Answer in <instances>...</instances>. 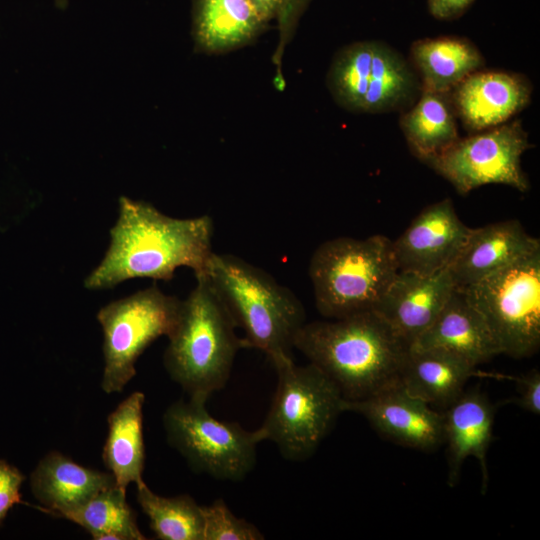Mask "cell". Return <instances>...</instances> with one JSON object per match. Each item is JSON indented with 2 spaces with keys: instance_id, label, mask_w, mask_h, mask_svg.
<instances>
[{
  "instance_id": "cell-6",
  "label": "cell",
  "mask_w": 540,
  "mask_h": 540,
  "mask_svg": "<svg viewBox=\"0 0 540 540\" xmlns=\"http://www.w3.org/2000/svg\"><path fill=\"white\" fill-rule=\"evenodd\" d=\"M277 372V388L261 426L260 441L276 444L291 461L309 458L345 412L338 387L315 365H296L292 356L271 361Z\"/></svg>"
},
{
  "instance_id": "cell-27",
  "label": "cell",
  "mask_w": 540,
  "mask_h": 540,
  "mask_svg": "<svg viewBox=\"0 0 540 540\" xmlns=\"http://www.w3.org/2000/svg\"><path fill=\"white\" fill-rule=\"evenodd\" d=\"M204 540H261L264 535L252 523L236 517L221 498L203 506Z\"/></svg>"
},
{
  "instance_id": "cell-29",
  "label": "cell",
  "mask_w": 540,
  "mask_h": 540,
  "mask_svg": "<svg viewBox=\"0 0 540 540\" xmlns=\"http://www.w3.org/2000/svg\"><path fill=\"white\" fill-rule=\"evenodd\" d=\"M517 396L515 402L520 408L539 415L540 413V372L532 369L529 372L514 378Z\"/></svg>"
},
{
  "instance_id": "cell-28",
  "label": "cell",
  "mask_w": 540,
  "mask_h": 540,
  "mask_svg": "<svg viewBox=\"0 0 540 540\" xmlns=\"http://www.w3.org/2000/svg\"><path fill=\"white\" fill-rule=\"evenodd\" d=\"M23 474L13 465L0 460V523L9 510L21 502Z\"/></svg>"
},
{
  "instance_id": "cell-12",
  "label": "cell",
  "mask_w": 540,
  "mask_h": 540,
  "mask_svg": "<svg viewBox=\"0 0 540 540\" xmlns=\"http://www.w3.org/2000/svg\"><path fill=\"white\" fill-rule=\"evenodd\" d=\"M344 409L362 415L377 433L404 447L426 451L444 442L442 413L399 380L365 398L345 400Z\"/></svg>"
},
{
  "instance_id": "cell-13",
  "label": "cell",
  "mask_w": 540,
  "mask_h": 540,
  "mask_svg": "<svg viewBox=\"0 0 540 540\" xmlns=\"http://www.w3.org/2000/svg\"><path fill=\"white\" fill-rule=\"evenodd\" d=\"M471 229L458 217L451 199L427 206L392 241L398 272L427 275L450 267Z\"/></svg>"
},
{
  "instance_id": "cell-20",
  "label": "cell",
  "mask_w": 540,
  "mask_h": 540,
  "mask_svg": "<svg viewBox=\"0 0 540 540\" xmlns=\"http://www.w3.org/2000/svg\"><path fill=\"white\" fill-rule=\"evenodd\" d=\"M475 368L450 352L411 346L403 357L398 380L410 394L429 405L448 407L464 392Z\"/></svg>"
},
{
  "instance_id": "cell-21",
  "label": "cell",
  "mask_w": 540,
  "mask_h": 540,
  "mask_svg": "<svg viewBox=\"0 0 540 540\" xmlns=\"http://www.w3.org/2000/svg\"><path fill=\"white\" fill-rule=\"evenodd\" d=\"M410 59L422 90L440 93H449L485 63L474 43L458 36L418 39L410 47Z\"/></svg>"
},
{
  "instance_id": "cell-10",
  "label": "cell",
  "mask_w": 540,
  "mask_h": 540,
  "mask_svg": "<svg viewBox=\"0 0 540 540\" xmlns=\"http://www.w3.org/2000/svg\"><path fill=\"white\" fill-rule=\"evenodd\" d=\"M181 301L154 283L99 310L105 362L101 388L105 393L121 392L135 376V363L144 350L160 336L171 334Z\"/></svg>"
},
{
  "instance_id": "cell-15",
  "label": "cell",
  "mask_w": 540,
  "mask_h": 540,
  "mask_svg": "<svg viewBox=\"0 0 540 540\" xmlns=\"http://www.w3.org/2000/svg\"><path fill=\"white\" fill-rule=\"evenodd\" d=\"M532 85L519 73L478 70L450 91L457 118L469 134L502 125L526 108Z\"/></svg>"
},
{
  "instance_id": "cell-8",
  "label": "cell",
  "mask_w": 540,
  "mask_h": 540,
  "mask_svg": "<svg viewBox=\"0 0 540 540\" xmlns=\"http://www.w3.org/2000/svg\"><path fill=\"white\" fill-rule=\"evenodd\" d=\"M462 290L482 315L500 353L519 359L538 351L540 248Z\"/></svg>"
},
{
  "instance_id": "cell-23",
  "label": "cell",
  "mask_w": 540,
  "mask_h": 540,
  "mask_svg": "<svg viewBox=\"0 0 540 540\" xmlns=\"http://www.w3.org/2000/svg\"><path fill=\"white\" fill-rule=\"evenodd\" d=\"M145 396L136 391L123 400L107 417L108 435L102 458L116 486L126 490L130 483L143 481L145 447L143 404Z\"/></svg>"
},
{
  "instance_id": "cell-9",
  "label": "cell",
  "mask_w": 540,
  "mask_h": 540,
  "mask_svg": "<svg viewBox=\"0 0 540 540\" xmlns=\"http://www.w3.org/2000/svg\"><path fill=\"white\" fill-rule=\"evenodd\" d=\"M205 404L192 398L171 404L163 415L167 441L197 472L222 481H241L256 464L260 438L256 430L217 420Z\"/></svg>"
},
{
  "instance_id": "cell-7",
  "label": "cell",
  "mask_w": 540,
  "mask_h": 540,
  "mask_svg": "<svg viewBox=\"0 0 540 540\" xmlns=\"http://www.w3.org/2000/svg\"><path fill=\"white\" fill-rule=\"evenodd\" d=\"M327 84L339 105L372 114L403 112L422 91L412 65L397 50L375 40L342 48L332 61Z\"/></svg>"
},
{
  "instance_id": "cell-33",
  "label": "cell",
  "mask_w": 540,
  "mask_h": 540,
  "mask_svg": "<svg viewBox=\"0 0 540 540\" xmlns=\"http://www.w3.org/2000/svg\"><path fill=\"white\" fill-rule=\"evenodd\" d=\"M54 4L58 9L64 10L67 8L69 0H54Z\"/></svg>"
},
{
  "instance_id": "cell-31",
  "label": "cell",
  "mask_w": 540,
  "mask_h": 540,
  "mask_svg": "<svg viewBox=\"0 0 540 540\" xmlns=\"http://www.w3.org/2000/svg\"><path fill=\"white\" fill-rule=\"evenodd\" d=\"M311 0H287L286 4L278 16L279 28L282 36L286 35L293 29L299 16L302 14L306 6Z\"/></svg>"
},
{
  "instance_id": "cell-24",
  "label": "cell",
  "mask_w": 540,
  "mask_h": 540,
  "mask_svg": "<svg viewBox=\"0 0 540 540\" xmlns=\"http://www.w3.org/2000/svg\"><path fill=\"white\" fill-rule=\"evenodd\" d=\"M399 123L411 152L421 161L440 154L460 138L450 92L422 90L415 103L402 112Z\"/></svg>"
},
{
  "instance_id": "cell-16",
  "label": "cell",
  "mask_w": 540,
  "mask_h": 540,
  "mask_svg": "<svg viewBox=\"0 0 540 540\" xmlns=\"http://www.w3.org/2000/svg\"><path fill=\"white\" fill-rule=\"evenodd\" d=\"M495 409L479 390L464 391L442 413L444 442L447 443V483L454 487L464 461L475 457L482 475V493L489 482L486 453L493 435Z\"/></svg>"
},
{
  "instance_id": "cell-5",
  "label": "cell",
  "mask_w": 540,
  "mask_h": 540,
  "mask_svg": "<svg viewBox=\"0 0 540 540\" xmlns=\"http://www.w3.org/2000/svg\"><path fill=\"white\" fill-rule=\"evenodd\" d=\"M308 272L318 312L339 319L373 310L398 269L392 241L373 235L325 241L313 252Z\"/></svg>"
},
{
  "instance_id": "cell-2",
  "label": "cell",
  "mask_w": 540,
  "mask_h": 540,
  "mask_svg": "<svg viewBox=\"0 0 540 540\" xmlns=\"http://www.w3.org/2000/svg\"><path fill=\"white\" fill-rule=\"evenodd\" d=\"M294 348L349 401L398 381L408 349L373 310L305 323L295 337Z\"/></svg>"
},
{
  "instance_id": "cell-22",
  "label": "cell",
  "mask_w": 540,
  "mask_h": 540,
  "mask_svg": "<svg viewBox=\"0 0 540 540\" xmlns=\"http://www.w3.org/2000/svg\"><path fill=\"white\" fill-rule=\"evenodd\" d=\"M267 22L250 0H194L193 34L199 49L224 52L257 35Z\"/></svg>"
},
{
  "instance_id": "cell-14",
  "label": "cell",
  "mask_w": 540,
  "mask_h": 540,
  "mask_svg": "<svg viewBox=\"0 0 540 540\" xmlns=\"http://www.w3.org/2000/svg\"><path fill=\"white\" fill-rule=\"evenodd\" d=\"M455 288L450 267L427 275L397 272L373 311L409 348L434 322Z\"/></svg>"
},
{
  "instance_id": "cell-32",
  "label": "cell",
  "mask_w": 540,
  "mask_h": 540,
  "mask_svg": "<svg viewBox=\"0 0 540 540\" xmlns=\"http://www.w3.org/2000/svg\"><path fill=\"white\" fill-rule=\"evenodd\" d=\"M263 19L268 23L278 18L287 0H250Z\"/></svg>"
},
{
  "instance_id": "cell-3",
  "label": "cell",
  "mask_w": 540,
  "mask_h": 540,
  "mask_svg": "<svg viewBox=\"0 0 540 540\" xmlns=\"http://www.w3.org/2000/svg\"><path fill=\"white\" fill-rule=\"evenodd\" d=\"M244 336L242 348L264 352L270 361L292 356L294 340L306 323L303 304L270 274L232 254L211 255L206 273Z\"/></svg>"
},
{
  "instance_id": "cell-11",
  "label": "cell",
  "mask_w": 540,
  "mask_h": 540,
  "mask_svg": "<svg viewBox=\"0 0 540 540\" xmlns=\"http://www.w3.org/2000/svg\"><path fill=\"white\" fill-rule=\"evenodd\" d=\"M530 147L521 121L514 120L459 138L422 162L462 195L487 184H504L525 192L530 186L521 157Z\"/></svg>"
},
{
  "instance_id": "cell-4",
  "label": "cell",
  "mask_w": 540,
  "mask_h": 540,
  "mask_svg": "<svg viewBox=\"0 0 540 540\" xmlns=\"http://www.w3.org/2000/svg\"><path fill=\"white\" fill-rule=\"evenodd\" d=\"M181 301L163 361L172 380L189 398L205 400L230 378L241 338L225 305L205 274Z\"/></svg>"
},
{
  "instance_id": "cell-19",
  "label": "cell",
  "mask_w": 540,
  "mask_h": 540,
  "mask_svg": "<svg viewBox=\"0 0 540 540\" xmlns=\"http://www.w3.org/2000/svg\"><path fill=\"white\" fill-rule=\"evenodd\" d=\"M116 485L110 472L89 469L57 451L46 454L30 476L41 510L64 517L100 491Z\"/></svg>"
},
{
  "instance_id": "cell-30",
  "label": "cell",
  "mask_w": 540,
  "mask_h": 540,
  "mask_svg": "<svg viewBox=\"0 0 540 540\" xmlns=\"http://www.w3.org/2000/svg\"><path fill=\"white\" fill-rule=\"evenodd\" d=\"M475 0H427L431 16L441 21H451L461 17Z\"/></svg>"
},
{
  "instance_id": "cell-18",
  "label": "cell",
  "mask_w": 540,
  "mask_h": 540,
  "mask_svg": "<svg viewBox=\"0 0 540 540\" xmlns=\"http://www.w3.org/2000/svg\"><path fill=\"white\" fill-rule=\"evenodd\" d=\"M411 346L444 350L475 367L501 354L482 315L459 288L454 289L434 322Z\"/></svg>"
},
{
  "instance_id": "cell-17",
  "label": "cell",
  "mask_w": 540,
  "mask_h": 540,
  "mask_svg": "<svg viewBox=\"0 0 540 540\" xmlns=\"http://www.w3.org/2000/svg\"><path fill=\"white\" fill-rule=\"evenodd\" d=\"M540 248L517 220L471 229L461 252L450 266L456 288H465L511 265Z\"/></svg>"
},
{
  "instance_id": "cell-25",
  "label": "cell",
  "mask_w": 540,
  "mask_h": 540,
  "mask_svg": "<svg viewBox=\"0 0 540 540\" xmlns=\"http://www.w3.org/2000/svg\"><path fill=\"white\" fill-rule=\"evenodd\" d=\"M68 519L87 530L95 540H145L134 510L126 501V490L114 485L67 513Z\"/></svg>"
},
{
  "instance_id": "cell-1",
  "label": "cell",
  "mask_w": 540,
  "mask_h": 540,
  "mask_svg": "<svg viewBox=\"0 0 540 540\" xmlns=\"http://www.w3.org/2000/svg\"><path fill=\"white\" fill-rule=\"evenodd\" d=\"M100 264L86 277L87 289L112 288L134 278L171 280L185 266L205 274L212 251L210 216L169 217L145 201L119 198V217Z\"/></svg>"
},
{
  "instance_id": "cell-26",
  "label": "cell",
  "mask_w": 540,
  "mask_h": 540,
  "mask_svg": "<svg viewBox=\"0 0 540 540\" xmlns=\"http://www.w3.org/2000/svg\"><path fill=\"white\" fill-rule=\"evenodd\" d=\"M137 501L148 517L150 527L161 540H204L203 506L190 495L163 497L142 482Z\"/></svg>"
}]
</instances>
